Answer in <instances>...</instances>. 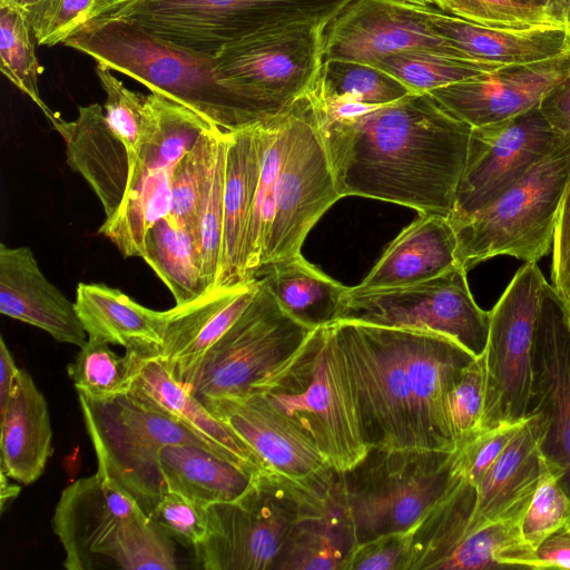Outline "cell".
I'll list each match as a JSON object with an SVG mask.
<instances>
[{
    "mask_svg": "<svg viewBox=\"0 0 570 570\" xmlns=\"http://www.w3.org/2000/svg\"><path fill=\"white\" fill-rule=\"evenodd\" d=\"M317 125L340 197L451 215L472 127L430 92H412L352 118L317 119Z\"/></svg>",
    "mask_w": 570,
    "mask_h": 570,
    "instance_id": "6da1fadb",
    "label": "cell"
},
{
    "mask_svg": "<svg viewBox=\"0 0 570 570\" xmlns=\"http://www.w3.org/2000/svg\"><path fill=\"white\" fill-rule=\"evenodd\" d=\"M344 352L370 449H459L448 396L475 356L442 334L356 322L331 324Z\"/></svg>",
    "mask_w": 570,
    "mask_h": 570,
    "instance_id": "7a4b0ae2",
    "label": "cell"
},
{
    "mask_svg": "<svg viewBox=\"0 0 570 570\" xmlns=\"http://www.w3.org/2000/svg\"><path fill=\"white\" fill-rule=\"evenodd\" d=\"M62 45L185 106L224 131L253 125L214 57L171 46L132 22L101 16L80 26Z\"/></svg>",
    "mask_w": 570,
    "mask_h": 570,
    "instance_id": "3957f363",
    "label": "cell"
},
{
    "mask_svg": "<svg viewBox=\"0 0 570 570\" xmlns=\"http://www.w3.org/2000/svg\"><path fill=\"white\" fill-rule=\"evenodd\" d=\"M252 393L262 394L344 473L367 454L350 370L332 325L313 330L304 344Z\"/></svg>",
    "mask_w": 570,
    "mask_h": 570,
    "instance_id": "277c9868",
    "label": "cell"
},
{
    "mask_svg": "<svg viewBox=\"0 0 570 570\" xmlns=\"http://www.w3.org/2000/svg\"><path fill=\"white\" fill-rule=\"evenodd\" d=\"M461 473L460 448L452 453L373 448L353 469L336 473L332 491L356 548L415 531Z\"/></svg>",
    "mask_w": 570,
    "mask_h": 570,
    "instance_id": "5b68a950",
    "label": "cell"
},
{
    "mask_svg": "<svg viewBox=\"0 0 570 570\" xmlns=\"http://www.w3.org/2000/svg\"><path fill=\"white\" fill-rule=\"evenodd\" d=\"M353 1L127 0L102 16L132 22L177 48L216 57L224 48L249 38L326 27Z\"/></svg>",
    "mask_w": 570,
    "mask_h": 570,
    "instance_id": "8992f818",
    "label": "cell"
},
{
    "mask_svg": "<svg viewBox=\"0 0 570 570\" xmlns=\"http://www.w3.org/2000/svg\"><path fill=\"white\" fill-rule=\"evenodd\" d=\"M569 177L570 137L493 203L452 225L458 264L468 271L497 256L524 263L546 256Z\"/></svg>",
    "mask_w": 570,
    "mask_h": 570,
    "instance_id": "52a82bcc",
    "label": "cell"
},
{
    "mask_svg": "<svg viewBox=\"0 0 570 570\" xmlns=\"http://www.w3.org/2000/svg\"><path fill=\"white\" fill-rule=\"evenodd\" d=\"M330 497L307 492L265 473L237 500L206 507L207 531L194 548L206 570H274L296 525Z\"/></svg>",
    "mask_w": 570,
    "mask_h": 570,
    "instance_id": "ba28073f",
    "label": "cell"
},
{
    "mask_svg": "<svg viewBox=\"0 0 570 570\" xmlns=\"http://www.w3.org/2000/svg\"><path fill=\"white\" fill-rule=\"evenodd\" d=\"M78 395L97 456V472L127 493L147 515L167 491L159 463L160 449L186 443L209 450L180 423L141 406L129 394L104 401Z\"/></svg>",
    "mask_w": 570,
    "mask_h": 570,
    "instance_id": "9c48e42d",
    "label": "cell"
},
{
    "mask_svg": "<svg viewBox=\"0 0 570 570\" xmlns=\"http://www.w3.org/2000/svg\"><path fill=\"white\" fill-rule=\"evenodd\" d=\"M340 321L442 334L480 357L487 347L490 312L475 303L466 269L458 265L414 284L346 287L335 322Z\"/></svg>",
    "mask_w": 570,
    "mask_h": 570,
    "instance_id": "30bf717a",
    "label": "cell"
},
{
    "mask_svg": "<svg viewBox=\"0 0 570 570\" xmlns=\"http://www.w3.org/2000/svg\"><path fill=\"white\" fill-rule=\"evenodd\" d=\"M313 330L288 315L258 281L252 302L183 385L199 400L250 394Z\"/></svg>",
    "mask_w": 570,
    "mask_h": 570,
    "instance_id": "8fae6325",
    "label": "cell"
},
{
    "mask_svg": "<svg viewBox=\"0 0 570 570\" xmlns=\"http://www.w3.org/2000/svg\"><path fill=\"white\" fill-rule=\"evenodd\" d=\"M546 282L535 262L525 263L490 311L479 433L522 422L529 415L534 338Z\"/></svg>",
    "mask_w": 570,
    "mask_h": 570,
    "instance_id": "7c38bea8",
    "label": "cell"
},
{
    "mask_svg": "<svg viewBox=\"0 0 570 570\" xmlns=\"http://www.w3.org/2000/svg\"><path fill=\"white\" fill-rule=\"evenodd\" d=\"M325 28L301 27L249 38L214 57L253 125L285 111L313 88L324 61Z\"/></svg>",
    "mask_w": 570,
    "mask_h": 570,
    "instance_id": "4fadbf2b",
    "label": "cell"
},
{
    "mask_svg": "<svg viewBox=\"0 0 570 570\" xmlns=\"http://www.w3.org/2000/svg\"><path fill=\"white\" fill-rule=\"evenodd\" d=\"M309 91L288 109L286 149L274 185V217L259 272L301 254L311 228L341 198Z\"/></svg>",
    "mask_w": 570,
    "mask_h": 570,
    "instance_id": "5bb4252c",
    "label": "cell"
},
{
    "mask_svg": "<svg viewBox=\"0 0 570 570\" xmlns=\"http://www.w3.org/2000/svg\"><path fill=\"white\" fill-rule=\"evenodd\" d=\"M567 139L551 127L539 106L472 128L465 166L449 216L451 224L465 220L493 203Z\"/></svg>",
    "mask_w": 570,
    "mask_h": 570,
    "instance_id": "9a60e30c",
    "label": "cell"
},
{
    "mask_svg": "<svg viewBox=\"0 0 570 570\" xmlns=\"http://www.w3.org/2000/svg\"><path fill=\"white\" fill-rule=\"evenodd\" d=\"M199 134V127L179 112L165 110L148 116L125 199L98 230L124 257H141L146 233L169 215L174 169Z\"/></svg>",
    "mask_w": 570,
    "mask_h": 570,
    "instance_id": "2e32d148",
    "label": "cell"
},
{
    "mask_svg": "<svg viewBox=\"0 0 570 570\" xmlns=\"http://www.w3.org/2000/svg\"><path fill=\"white\" fill-rule=\"evenodd\" d=\"M261 458L269 473L316 494H326L336 472L313 441L262 394L200 400Z\"/></svg>",
    "mask_w": 570,
    "mask_h": 570,
    "instance_id": "e0dca14e",
    "label": "cell"
},
{
    "mask_svg": "<svg viewBox=\"0 0 570 570\" xmlns=\"http://www.w3.org/2000/svg\"><path fill=\"white\" fill-rule=\"evenodd\" d=\"M409 50L466 59L432 28L425 7L399 0H354L324 31V61L377 67L384 58Z\"/></svg>",
    "mask_w": 570,
    "mask_h": 570,
    "instance_id": "ac0fdd59",
    "label": "cell"
},
{
    "mask_svg": "<svg viewBox=\"0 0 570 570\" xmlns=\"http://www.w3.org/2000/svg\"><path fill=\"white\" fill-rule=\"evenodd\" d=\"M532 412L548 420L540 452L560 472V483L570 498V306L548 282L534 338Z\"/></svg>",
    "mask_w": 570,
    "mask_h": 570,
    "instance_id": "d6986e66",
    "label": "cell"
},
{
    "mask_svg": "<svg viewBox=\"0 0 570 570\" xmlns=\"http://www.w3.org/2000/svg\"><path fill=\"white\" fill-rule=\"evenodd\" d=\"M569 75L570 51L546 60L505 65L430 94L451 115L474 128L539 106L543 96Z\"/></svg>",
    "mask_w": 570,
    "mask_h": 570,
    "instance_id": "ffe728a7",
    "label": "cell"
},
{
    "mask_svg": "<svg viewBox=\"0 0 570 570\" xmlns=\"http://www.w3.org/2000/svg\"><path fill=\"white\" fill-rule=\"evenodd\" d=\"M144 512L120 488L98 472L65 488L52 517V530L68 570H94L105 558L121 527Z\"/></svg>",
    "mask_w": 570,
    "mask_h": 570,
    "instance_id": "44dd1931",
    "label": "cell"
},
{
    "mask_svg": "<svg viewBox=\"0 0 570 570\" xmlns=\"http://www.w3.org/2000/svg\"><path fill=\"white\" fill-rule=\"evenodd\" d=\"M128 394L141 406L180 423L222 459L254 475L269 473L256 452L176 381L158 355H140Z\"/></svg>",
    "mask_w": 570,
    "mask_h": 570,
    "instance_id": "7402d4cb",
    "label": "cell"
},
{
    "mask_svg": "<svg viewBox=\"0 0 570 570\" xmlns=\"http://www.w3.org/2000/svg\"><path fill=\"white\" fill-rule=\"evenodd\" d=\"M66 144L67 163L91 187L106 218L119 210L128 188V151L109 126L98 104L78 107V116L68 121L49 108L42 111Z\"/></svg>",
    "mask_w": 570,
    "mask_h": 570,
    "instance_id": "603a6c76",
    "label": "cell"
},
{
    "mask_svg": "<svg viewBox=\"0 0 570 570\" xmlns=\"http://www.w3.org/2000/svg\"><path fill=\"white\" fill-rule=\"evenodd\" d=\"M257 287V279L232 287L215 286L188 303L165 311L158 357L176 381L185 384L205 353L252 302Z\"/></svg>",
    "mask_w": 570,
    "mask_h": 570,
    "instance_id": "cb8c5ba5",
    "label": "cell"
},
{
    "mask_svg": "<svg viewBox=\"0 0 570 570\" xmlns=\"http://www.w3.org/2000/svg\"><path fill=\"white\" fill-rule=\"evenodd\" d=\"M0 313L60 343L81 347L87 342L75 303L47 279L27 246L0 245Z\"/></svg>",
    "mask_w": 570,
    "mask_h": 570,
    "instance_id": "d4e9b609",
    "label": "cell"
},
{
    "mask_svg": "<svg viewBox=\"0 0 570 570\" xmlns=\"http://www.w3.org/2000/svg\"><path fill=\"white\" fill-rule=\"evenodd\" d=\"M547 428L543 413L528 415L475 488V505L465 535L490 522L527 512L539 482L540 443Z\"/></svg>",
    "mask_w": 570,
    "mask_h": 570,
    "instance_id": "484cf974",
    "label": "cell"
},
{
    "mask_svg": "<svg viewBox=\"0 0 570 570\" xmlns=\"http://www.w3.org/2000/svg\"><path fill=\"white\" fill-rule=\"evenodd\" d=\"M432 28L464 58L495 65L528 63L570 51V33L559 26L503 29L478 24L425 7Z\"/></svg>",
    "mask_w": 570,
    "mask_h": 570,
    "instance_id": "4316f807",
    "label": "cell"
},
{
    "mask_svg": "<svg viewBox=\"0 0 570 570\" xmlns=\"http://www.w3.org/2000/svg\"><path fill=\"white\" fill-rule=\"evenodd\" d=\"M259 173L257 124L230 131L225 163L222 265L216 286L248 283L246 245Z\"/></svg>",
    "mask_w": 570,
    "mask_h": 570,
    "instance_id": "83f0119b",
    "label": "cell"
},
{
    "mask_svg": "<svg viewBox=\"0 0 570 570\" xmlns=\"http://www.w3.org/2000/svg\"><path fill=\"white\" fill-rule=\"evenodd\" d=\"M456 246L449 217L423 213L390 243L358 286L387 288L436 277L459 265Z\"/></svg>",
    "mask_w": 570,
    "mask_h": 570,
    "instance_id": "f1b7e54d",
    "label": "cell"
},
{
    "mask_svg": "<svg viewBox=\"0 0 570 570\" xmlns=\"http://www.w3.org/2000/svg\"><path fill=\"white\" fill-rule=\"evenodd\" d=\"M0 416V471L31 484L43 473L53 446L47 401L26 370H19Z\"/></svg>",
    "mask_w": 570,
    "mask_h": 570,
    "instance_id": "f546056e",
    "label": "cell"
},
{
    "mask_svg": "<svg viewBox=\"0 0 570 570\" xmlns=\"http://www.w3.org/2000/svg\"><path fill=\"white\" fill-rule=\"evenodd\" d=\"M76 309L88 336L142 356L159 355L165 311H154L105 284L79 283Z\"/></svg>",
    "mask_w": 570,
    "mask_h": 570,
    "instance_id": "4dcf8cb0",
    "label": "cell"
},
{
    "mask_svg": "<svg viewBox=\"0 0 570 570\" xmlns=\"http://www.w3.org/2000/svg\"><path fill=\"white\" fill-rule=\"evenodd\" d=\"M159 463L167 490L205 507L237 500L258 476L195 444L163 446Z\"/></svg>",
    "mask_w": 570,
    "mask_h": 570,
    "instance_id": "1f68e13d",
    "label": "cell"
},
{
    "mask_svg": "<svg viewBox=\"0 0 570 570\" xmlns=\"http://www.w3.org/2000/svg\"><path fill=\"white\" fill-rule=\"evenodd\" d=\"M256 279L268 288L288 315L311 328L336 321L346 289L301 254L264 267Z\"/></svg>",
    "mask_w": 570,
    "mask_h": 570,
    "instance_id": "d6a6232c",
    "label": "cell"
},
{
    "mask_svg": "<svg viewBox=\"0 0 570 570\" xmlns=\"http://www.w3.org/2000/svg\"><path fill=\"white\" fill-rule=\"evenodd\" d=\"M354 549L350 527L331 490L324 504L296 523L274 570H346Z\"/></svg>",
    "mask_w": 570,
    "mask_h": 570,
    "instance_id": "836d02e7",
    "label": "cell"
},
{
    "mask_svg": "<svg viewBox=\"0 0 570 570\" xmlns=\"http://www.w3.org/2000/svg\"><path fill=\"white\" fill-rule=\"evenodd\" d=\"M141 258L170 291L176 305L208 291L202 274L197 237L169 216L159 219L146 233Z\"/></svg>",
    "mask_w": 570,
    "mask_h": 570,
    "instance_id": "e575fe53",
    "label": "cell"
},
{
    "mask_svg": "<svg viewBox=\"0 0 570 570\" xmlns=\"http://www.w3.org/2000/svg\"><path fill=\"white\" fill-rule=\"evenodd\" d=\"M524 515L500 519L466 534L436 570L533 569L534 549L522 532Z\"/></svg>",
    "mask_w": 570,
    "mask_h": 570,
    "instance_id": "d590c367",
    "label": "cell"
},
{
    "mask_svg": "<svg viewBox=\"0 0 570 570\" xmlns=\"http://www.w3.org/2000/svg\"><path fill=\"white\" fill-rule=\"evenodd\" d=\"M289 107L279 115L257 122L261 140V173L246 245V279L255 281L261 256L274 217V185L284 158Z\"/></svg>",
    "mask_w": 570,
    "mask_h": 570,
    "instance_id": "8d00e7d4",
    "label": "cell"
},
{
    "mask_svg": "<svg viewBox=\"0 0 570 570\" xmlns=\"http://www.w3.org/2000/svg\"><path fill=\"white\" fill-rule=\"evenodd\" d=\"M226 136L227 131L215 125L206 128L180 158L173 173L171 209L168 216L189 228L197 240L202 209Z\"/></svg>",
    "mask_w": 570,
    "mask_h": 570,
    "instance_id": "74e56055",
    "label": "cell"
},
{
    "mask_svg": "<svg viewBox=\"0 0 570 570\" xmlns=\"http://www.w3.org/2000/svg\"><path fill=\"white\" fill-rule=\"evenodd\" d=\"M317 101H348L365 105L394 102L412 91L379 67L345 60L323 61L311 89Z\"/></svg>",
    "mask_w": 570,
    "mask_h": 570,
    "instance_id": "f35d334b",
    "label": "cell"
},
{
    "mask_svg": "<svg viewBox=\"0 0 570 570\" xmlns=\"http://www.w3.org/2000/svg\"><path fill=\"white\" fill-rule=\"evenodd\" d=\"M139 357L131 351L119 356L108 343L89 337L67 372L78 393L104 401L130 392Z\"/></svg>",
    "mask_w": 570,
    "mask_h": 570,
    "instance_id": "ab89813d",
    "label": "cell"
},
{
    "mask_svg": "<svg viewBox=\"0 0 570 570\" xmlns=\"http://www.w3.org/2000/svg\"><path fill=\"white\" fill-rule=\"evenodd\" d=\"M377 67L399 79L412 92H430L491 72L502 66L438 51L409 50L384 58Z\"/></svg>",
    "mask_w": 570,
    "mask_h": 570,
    "instance_id": "60d3db41",
    "label": "cell"
},
{
    "mask_svg": "<svg viewBox=\"0 0 570 570\" xmlns=\"http://www.w3.org/2000/svg\"><path fill=\"white\" fill-rule=\"evenodd\" d=\"M170 534L145 512L130 518L106 554L105 566L122 570H175L176 548Z\"/></svg>",
    "mask_w": 570,
    "mask_h": 570,
    "instance_id": "b9f144b4",
    "label": "cell"
},
{
    "mask_svg": "<svg viewBox=\"0 0 570 570\" xmlns=\"http://www.w3.org/2000/svg\"><path fill=\"white\" fill-rule=\"evenodd\" d=\"M32 38L27 13L16 7L0 4V70L43 111L48 107L38 86L43 68L37 58Z\"/></svg>",
    "mask_w": 570,
    "mask_h": 570,
    "instance_id": "7bdbcfd3",
    "label": "cell"
},
{
    "mask_svg": "<svg viewBox=\"0 0 570 570\" xmlns=\"http://www.w3.org/2000/svg\"><path fill=\"white\" fill-rule=\"evenodd\" d=\"M560 479V472L540 452L539 482L522 522L524 540L534 550L570 521V498Z\"/></svg>",
    "mask_w": 570,
    "mask_h": 570,
    "instance_id": "ee69618b",
    "label": "cell"
},
{
    "mask_svg": "<svg viewBox=\"0 0 570 570\" xmlns=\"http://www.w3.org/2000/svg\"><path fill=\"white\" fill-rule=\"evenodd\" d=\"M95 71L106 94V119L125 145L131 170L141 147L146 95L128 89L106 66L97 63Z\"/></svg>",
    "mask_w": 570,
    "mask_h": 570,
    "instance_id": "f6af8a7d",
    "label": "cell"
},
{
    "mask_svg": "<svg viewBox=\"0 0 570 570\" xmlns=\"http://www.w3.org/2000/svg\"><path fill=\"white\" fill-rule=\"evenodd\" d=\"M229 132L218 153L212 185L204 203L199 226L198 246L202 274L207 289L216 286L222 265L224 233L225 163Z\"/></svg>",
    "mask_w": 570,
    "mask_h": 570,
    "instance_id": "bcb514c9",
    "label": "cell"
},
{
    "mask_svg": "<svg viewBox=\"0 0 570 570\" xmlns=\"http://www.w3.org/2000/svg\"><path fill=\"white\" fill-rule=\"evenodd\" d=\"M433 8L448 14L488 27L525 29L554 26L542 9L510 0H428ZM560 27V26H559Z\"/></svg>",
    "mask_w": 570,
    "mask_h": 570,
    "instance_id": "7dc6e473",
    "label": "cell"
},
{
    "mask_svg": "<svg viewBox=\"0 0 570 570\" xmlns=\"http://www.w3.org/2000/svg\"><path fill=\"white\" fill-rule=\"evenodd\" d=\"M484 393L485 365L482 355L463 368L448 396L449 420L460 446L479 434Z\"/></svg>",
    "mask_w": 570,
    "mask_h": 570,
    "instance_id": "c3c4849f",
    "label": "cell"
},
{
    "mask_svg": "<svg viewBox=\"0 0 570 570\" xmlns=\"http://www.w3.org/2000/svg\"><path fill=\"white\" fill-rule=\"evenodd\" d=\"M96 0H43L27 13L35 40L41 46L62 43L91 19Z\"/></svg>",
    "mask_w": 570,
    "mask_h": 570,
    "instance_id": "681fc988",
    "label": "cell"
},
{
    "mask_svg": "<svg viewBox=\"0 0 570 570\" xmlns=\"http://www.w3.org/2000/svg\"><path fill=\"white\" fill-rule=\"evenodd\" d=\"M149 517L185 547L194 549L206 535V507L177 492L167 490Z\"/></svg>",
    "mask_w": 570,
    "mask_h": 570,
    "instance_id": "f907efd6",
    "label": "cell"
},
{
    "mask_svg": "<svg viewBox=\"0 0 570 570\" xmlns=\"http://www.w3.org/2000/svg\"><path fill=\"white\" fill-rule=\"evenodd\" d=\"M412 534L397 533L357 546L346 570H410Z\"/></svg>",
    "mask_w": 570,
    "mask_h": 570,
    "instance_id": "816d5d0a",
    "label": "cell"
},
{
    "mask_svg": "<svg viewBox=\"0 0 570 570\" xmlns=\"http://www.w3.org/2000/svg\"><path fill=\"white\" fill-rule=\"evenodd\" d=\"M551 279L556 291L570 306V177L554 226Z\"/></svg>",
    "mask_w": 570,
    "mask_h": 570,
    "instance_id": "f5cc1de1",
    "label": "cell"
},
{
    "mask_svg": "<svg viewBox=\"0 0 570 570\" xmlns=\"http://www.w3.org/2000/svg\"><path fill=\"white\" fill-rule=\"evenodd\" d=\"M539 108L553 129L570 137V75L543 96Z\"/></svg>",
    "mask_w": 570,
    "mask_h": 570,
    "instance_id": "db71d44e",
    "label": "cell"
},
{
    "mask_svg": "<svg viewBox=\"0 0 570 570\" xmlns=\"http://www.w3.org/2000/svg\"><path fill=\"white\" fill-rule=\"evenodd\" d=\"M570 569V530L567 527L546 538L534 550V568Z\"/></svg>",
    "mask_w": 570,
    "mask_h": 570,
    "instance_id": "11a10c76",
    "label": "cell"
},
{
    "mask_svg": "<svg viewBox=\"0 0 570 570\" xmlns=\"http://www.w3.org/2000/svg\"><path fill=\"white\" fill-rule=\"evenodd\" d=\"M20 368L7 347L3 337H0V411L4 407Z\"/></svg>",
    "mask_w": 570,
    "mask_h": 570,
    "instance_id": "9f6ffc18",
    "label": "cell"
},
{
    "mask_svg": "<svg viewBox=\"0 0 570 570\" xmlns=\"http://www.w3.org/2000/svg\"><path fill=\"white\" fill-rule=\"evenodd\" d=\"M547 19L570 33V0H544L542 8Z\"/></svg>",
    "mask_w": 570,
    "mask_h": 570,
    "instance_id": "6f0895ef",
    "label": "cell"
},
{
    "mask_svg": "<svg viewBox=\"0 0 570 570\" xmlns=\"http://www.w3.org/2000/svg\"><path fill=\"white\" fill-rule=\"evenodd\" d=\"M1 474V512L6 510L7 504L13 501L19 492L20 487L10 482L9 476H7L3 472L0 471Z\"/></svg>",
    "mask_w": 570,
    "mask_h": 570,
    "instance_id": "680465c9",
    "label": "cell"
},
{
    "mask_svg": "<svg viewBox=\"0 0 570 570\" xmlns=\"http://www.w3.org/2000/svg\"><path fill=\"white\" fill-rule=\"evenodd\" d=\"M122 2L124 0H96L91 19L98 18L107 13L108 11L121 4Z\"/></svg>",
    "mask_w": 570,
    "mask_h": 570,
    "instance_id": "91938a15",
    "label": "cell"
},
{
    "mask_svg": "<svg viewBox=\"0 0 570 570\" xmlns=\"http://www.w3.org/2000/svg\"><path fill=\"white\" fill-rule=\"evenodd\" d=\"M42 1L43 0H0V4L12 6L28 13Z\"/></svg>",
    "mask_w": 570,
    "mask_h": 570,
    "instance_id": "94428289",
    "label": "cell"
},
{
    "mask_svg": "<svg viewBox=\"0 0 570 570\" xmlns=\"http://www.w3.org/2000/svg\"><path fill=\"white\" fill-rule=\"evenodd\" d=\"M510 1L518 3V4L532 7V8H539V9H542L543 4H544V0H510Z\"/></svg>",
    "mask_w": 570,
    "mask_h": 570,
    "instance_id": "6125c7cd",
    "label": "cell"
},
{
    "mask_svg": "<svg viewBox=\"0 0 570 570\" xmlns=\"http://www.w3.org/2000/svg\"><path fill=\"white\" fill-rule=\"evenodd\" d=\"M399 1L409 2V3L417 4L421 7H432L428 0H399Z\"/></svg>",
    "mask_w": 570,
    "mask_h": 570,
    "instance_id": "be15d7a7",
    "label": "cell"
},
{
    "mask_svg": "<svg viewBox=\"0 0 570 570\" xmlns=\"http://www.w3.org/2000/svg\"><path fill=\"white\" fill-rule=\"evenodd\" d=\"M566 527L570 530V521L566 524Z\"/></svg>",
    "mask_w": 570,
    "mask_h": 570,
    "instance_id": "e7e4bbea",
    "label": "cell"
},
{
    "mask_svg": "<svg viewBox=\"0 0 570 570\" xmlns=\"http://www.w3.org/2000/svg\"><path fill=\"white\" fill-rule=\"evenodd\" d=\"M125 1H127V0H124V2H125ZM124 2H122V3H124Z\"/></svg>",
    "mask_w": 570,
    "mask_h": 570,
    "instance_id": "03108f58",
    "label": "cell"
}]
</instances>
